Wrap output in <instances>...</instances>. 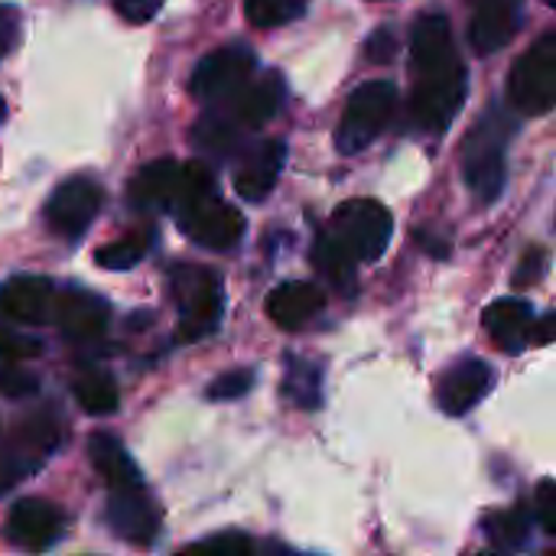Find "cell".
Wrapping results in <instances>:
<instances>
[{
	"label": "cell",
	"instance_id": "d590c367",
	"mask_svg": "<svg viewBox=\"0 0 556 556\" xmlns=\"http://www.w3.org/2000/svg\"><path fill=\"white\" fill-rule=\"evenodd\" d=\"M544 267H547V254L541 248H531L515 274V287H528V283H538L544 277Z\"/></svg>",
	"mask_w": 556,
	"mask_h": 556
},
{
	"label": "cell",
	"instance_id": "2e32d148",
	"mask_svg": "<svg viewBox=\"0 0 556 556\" xmlns=\"http://www.w3.org/2000/svg\"><path fill=\"white\" fill-rule=\"evenodd\" d=\"M525 0H472L469 42L479 55H495L505 49L521 23Z\"/></svg>",
	"mask_w": 556,
	"mask_h": 556
},
{
	"label": "cell",
	"instance_id": "9c48e42d",
	"mask_svg": "<svg viewBox=\"0 0 556 556\" xmlns=\"http://www.w3.org/2000/svg\"><path fill=\"white\" fill-rule=\"evenodd\" d=\"M101 202H104V189L98 186V179L72 176L52 189L46 202V225L52 228V235L65 241H78L98 218Z\"/></svg>",
	"mask_w": 556,
	"mask_h": 556
},
{
	"label": "cell",
	"instance_id": "3957f363",
	"mask_svg": "<svg viewBox=\"0 0 556 556\" xmlns=\"http://www.w3.org/2000/svg\"><path fill=\"white\" fill-rule=\"evenodd\" d=\"M173 296L179 306V342H199L218 329L225 309V287L212 267L179 264L173 274Z\"/></svg>",
	"mask_w": 556,
	"mask_h": 556
},
{
	"label": "cell",
	"instance_id": "f546056e",
	"mask_svg": "<svg viewBox=\"0 0 556 556\" xmlns=\"http://www.w3.org/2000/svg\"><path fill=\"white\" fill-rule=\"evenodd\" d=\"M42 345L29 336H20V332H0V368H10V365H26L33 358H39Z\"/></svg>",
	"mask_w": 556,
	"mask_h": 556
},
{
	"label": "cell",
	"instance_id": "cb8c5ba5",
	"mask_svg": "<svg viewBox=\"0 0 556 556\" xmlns=\"http://www.w3.org/2000/svg\"><path fill=\"white\" fill-rule=\"evenodd\" d=\"M78 407L91 417H111L121 404V391L111 375L104 371H81L72 384Z\"/></svg>",
	"mask_w": 556,
	"mask_h": 556
},
{
	"label": "cell",
	"instance_id": "8fae6325",
	"mask_svg": "<svg viewBox=\"0 0 556 556\" xmlns=\"http://www.w3.org/2000/svg\"><path fill=\"white\" fill-rule=\"evenodd\" d=\"M108 528L134 544V547H150L160 534V508L156 502L143 492V485L130 489H111L108 498Z\"/></svg>",
	"mask_w": 556,
	"mask_h": 556
},
{
	"label": "cell",
	"instance_id": "74e56055",
	"mask_svg": "<svg viewBox=\"0 0 556 556\" xmlns=\"http://www.w3.org/2000/svg\"><path fill=\"white\" fill-rule=\"evenodd\" d=\"M365 52H368V59H371V62H378V65L391 62V59H394V52H397V42H394L391 29H378V33H371V39H368Z\"/></svg>",
	"mask_w": 556,
	"mask_h": 556
},
{
	"label": "cell",
	"instance_id": "484cf974",
	"mask_svg": "<svg viewBox=\"0 0 556 556\" xmlns=\"http://www.w3.org/2000/svg\"><path fill=\"white\" fill-rule=\"evenodd\" d=\"M153 244V231H130V235H121L108 244H101L94 251V264L104 267V270H130L134 264H140L147 257Z\"/></svg>",
	"mask_w": 556,
	"mask_h": 556
},
{
	"label": "cell",
	"instance_id": "1f68e13d",
	"mask_svg": "<svg viewBox=\"0 0 556 556\" xmlns=\"http://www.w3.org/2000/svg\"><path fill=\"white\" fill-rule=\"evenodd\" d=\"M251 384H254L251 371H228L208 384V401H238L251 391Z\"/></svg>",
	"mask_w": 556,
	"mask_h": 556
},
{
	"label": "cell",
	"instance_id": "277c9868",
	"mask_svg": "<svg viewBox=\"0 0 556 556\" xmlns=\"http://www.w3.org/2000/svg\"><path fill=\"white\" fill-rule=\"evenodd\" d=\"M355 264H375L394 235L391 212L375 199H349L336 208L326 231Z\"/></svg>",
	"mask_w": 556,
	"mask_h": 556
},
{
	"label": "cell",
	"instance_id": "9a60e30c",
	"mask_svg": "<svg viewBox=\"0 0 556 556\" xmlns=\"http://www.w3.org/2000/svg\"><path fill=\"white\" fill-rule=\"evenodd\" d=\"M492 381H495V371L479 362V358H466V362H456L437 384V401H440V410L450 414V417H463L469 414L489 391H492Z\"/></svg>",
	"mask_w": 556,
	"mask_h": 556
},
{
	"label": "cell",
	"instance_id": "7c38bea8",
	"mask_svg": "<svg viewBox=\"0 0 556 556\" xmlns=\"http://www.w3.org/2000/svg\"><path fill=\"white\" fill-rule=\"evenodd\" d=\"M7 538L13 547L29 551V554L49 551L62 538V518L49 502L23 498L7 515Z\"/></svg>",
	"mask_w": 556,
	"mask_h": 556
},
{
	"label": "cell",
	"instance_id": "d6a6232c",
	"mask_svg": "<svg viewBox=\"0 0 556 556\" xmlns=\"http://www.w3.org/2000/svg\"><path fill=\"white\" fill-rule=\"evenodd\" d=\"M23 36V16L13 3H0V59L10 55L20 46Z\"/></svg>",
	"mask_w": 556,
	"mask_h": 556
},
{
	"label": "cell",
	"instance_id": "603a6c76",
	"mask_svg": "<svg viewBox=\"0 0 556 556\" xmlns=\"http://www.w3.org/2000/svg\"><path fill=\"white\" fill-rule=\"evenodd\" d=\"M482 531L495 551L515 554L531 544V518L525 508H508V511H492L482 521Z\"/></svg>",
	"mask_w": 556,
	"mask_h": 556
},
{
	"label": "cell",
	"instance_id": "52a82bcc",
	"mask_svg": "<svg viewBox=\"0 0 556 556\" xmlns=\"http://www.w3.org/2000/svg\"><path fill=\"white\" fill-rule=\"evenodd\" d=\"M511 104L525 117H544L556 104V33H544L511 68Z\"/></svg>",
	"mask_w": 556,
	"mask_h": 556
},
{
	"label": "cell",
	"instance_id": "83f0119b",
	"mask_svg": "<svg viewBox=\"0 0 556 556\" xmlns=\"http://www.w3.org/2000/svg\"><path fill=\"white\" fill-rule=\"evenodd\" d=\"M309 0H244V13L257 29H277L306 13Z\"/></svg>",
	"mask_w": 556,
	"mask_h": 556
},
{
	"label": "cell",
	"instance_id": "30bf717a",
	"mask_svg": "<svg viewBox=\"0 0 556 556\" xmlns=\"http://www.w3.org/2000/svg\"><path fill=\"white\" fill-rule=\"evenodd\" d=\"M254 68H257V59L248 46L215 49L195 65V72L189 78V91H192V98H199L205 104L225 101L254 75Z\"/></svg>",
	"mask_w": 556,
	"mask_h": 556
},
{
	"label": "cell",
	"instance_id": "e0dca14e",
	"mask_svg": "<svg viewBox=\"0 0 556 556\" xmlns=\"http://www.w3.org/2000/svg\"><path fill=\"white\" fill-rule=\"evenodd\" d=\"M111 319V306L104 296L88 293V290H68V293H55V306H52V323L62 329V336L75 339V342H88L98 339L108 329Z\"/></svg>",
	"mask_w": 556,
	"mask_h": 556
},
{
	"label": "cell",
	"instance_id": "8992f818",
	"mask_svg": "<svg viewBox=\"0 0 556 556\" xmlns=\"http://www.w3.org/2000/svg\"><path fill=\"white\" fill-rule=\"evenodd\" d=\"M397 108V88L394 81H365L352 91L345 114L336 130L339 153H362L375 143V137L391 124Z\"/></svg>",
	"mask_w": 556,
	"mask_h": 556
},
{
	"label": "cell",
	"instance_id": "d6986e66",
	"mask_svg": "<svg viewBox=\"0 0 556 556\" xmlns=\"http://www.w3.org/2000/svg\"><path fill=\"white\" fill-rule=\"evenodd\" d=\"M283 160H287V143L283 140H264L244 160V166L235 173V192L244 202H264L274 192L277 179H280Z\"/></svg>",
	"mask_w": 556,
	"mask_h": 556
},
{
	"label": "cell",
	"instance_id": "e575fe53",
	"mask_svg": "<svg viewBox=\"0 0 556 556\" xmlns=\"http://www.w3.org/2000/svg\"><path fill=\"white\" fill-rule=\"evenodd\" d=\"M554 482L551 479H544L541 485H538V498H534V511H538V521H541V528H544V534H556V518H554Z\"/></svg>",
	"mask_w": 556,
	"mask_h": 556
},
{
	"label": "cell",
	"instance_id": "6da1fadb",
	"mask_svg": "<svg viewBox=\"0 0 556 556\" xmlns=\"http://www.w3.org/2000/svg\"><path fill=\"white\" fill-rule=\"evenodd\" d=\"M410 68H414L410 114L417 127L430 134H443L463 111L469 91V75L453 46V26L443 13H427L414 23Z\"/></svg>",
	"mask_w": 556,
	"mask_h": 556
},
{
	"label": "cell",
	"instance_id": "f35d334b",
	"mask_svg": "<svg viewBox=\"0 0 556 556\" xmlns=\"http://www.w3.org/2000/svg\"><path fill=\"white\" fill-rule=\"evenodd\" d=\"M551 326H554V316H544V319L538 323V332H534L531 339H534L538 345H547V342H551Z\"/></svg>",
	"mask_w": 556,
	"mask_h": 556
},
{
	"label": "cell",
	"instance_id": "4fadbf2b",
	"mask_svg": "<svg viewBox=\"0 0 556 556\" xmlns=\"http://www.w3.org/2000/svg\"><path fill=\"white\" fill-rule=\"evenodd\" d=\"M287 98V85L277 72H264V75H251L228 101V117L244 127L254 130L261 124H267L270 117H277L280 104Z\"/></svg>",
	"mask_w": 556,
	"mask_h": 556
},
{
	"label": "cell",
	"instance_id": "7402d4cb",
	"mask_svg": "<svg viewBox=\"0 0 556 556\" xmlns=\"http://www.w3.org/2000/svg\"><path fill=\"white\" fill-rule=\"evenodd\" d=\"M88 459L94 466V472L108 482V489H130V485H143L140 469L134 466L130 453L124 450V443L117 437L108 433H94L88 440Z\"/></svg>",
	"mask_w": 556,
	"mask_h": 556
},
{
	"label": "cell",
	"instance_id": "4316f807",
	"mask_svg": "<svg viewBox=\"0 0 556 556\" xmlns=\"http://www.w3.org/2000/svg\"><path fill=\"white\" fill-rule=\"evenodd\" d=\"M313 264L339 287V290H355V261L323 231L313 244Z\"/></svg>",
	"mask_w": 556,
	"mask_h": 556
},
{
	"label": "cell",
	"instance_id": "ffe728a7",
	"mask_svg": "<svg viewBox=\"0 0 556 556\" xmlns=\"http://www.w3.org/2000/svg\"><path fill=\"white\" fill-rule=\"evenodd\" d=\"M179 173H182V163L169 156L140 166L134 179L127 182V202L134 208H169L179 189Z\"/></svg>",
	"mask_w": 556,
	"mask_h": 556
},
{
	"label": "cell",
	"instance_id": "5b68a950",
	"mask_svg": "<svg viewBox=\"0 0 556 556\" xmlns=\"http://www.w3.org/2000/svg\"><path fill=\"white\" fill-rule=\"evenodd\" d=\"M62 420L52 410H36L20 420L10 440H0V495L16 489L26 476H33L59 446Z\"/></svg>",
	"mask_w": 556,
	"mask_h": 556
},
{
	"label": "cell",
	"instance_id": "ab89813d",
	"mask_svg": "<svg viewBox=\"0 0 556 556\" xmlns=\"http://www.w3.org/2000/svg\"><path fill=\"white\" fill-rule=\"evenodd\" d=\"M3 117H7V104H3V98H0V124H3Z\"/></svg>",
	"mask_w": 556,
	"mask_h": 556
},
{
	"label": "cell",
	"instance_id": "60d3db41",
	"mask_svg": "<svg viewBox=\"0 0 556 556\" xmlns=\"http://www.w3.org/2000/svg\"><path fill=\"white\" fill-rule=\"evenodd\" d=\"M547 3H551V7H554V0H547Z\"/></svg>",
	"mask_w": 556,
	"mask_h": 556
},
{
	"label": "cell",
	"instance_id": "8d00e7d4",
	"mask_svg": "<svg viewBox=\"0 0 556 556\" xmlns=\"http://www.w3.org/2000/svg\"><path fill=\"white\" fill-rule=\"evenodd\" d=\"M202 551H215V554H251L254 551V544H251V538H244V534H222V538H208V541H202L199 544Z\"/></svg>",
	"mask_w": 556,
	"mask_h": 556
},
{
	"label": "cell",
	"instance_id": "ac0fdd59",
	"mask_svg": "<svg viewBox=\"0 0 556 556\" xmlns=\"http://www.w3.org/2000/svg\"><path fill=\"white\" fill-rule=\"evenodd\" d=\"M323 306H326V293L309 280H287L274 287L267 296V316L287 332L303 329Z\"/></svg>",
	"mask_w": 556,
	"mask_h": 556
},
{
	"label": "cell",
	"instance_id": "f1b7e54d",
	"mask_svg": "<svg viewBox=\"0 0 556 556\" xmlns=\"http://www.w3.org/2000/svg\"><path fill=\"white\" fill-rule=\"evenodd\" d=\"M238 124L225 114V117H218V114H208V117H202L199 121V127H195V143L205 150V153H212V156H228V153H235V147H238Z\"/></svg>",
	"mask_w": 556,
	"mask_h": 556
},
{
	"label": "cell",
	"instance_id": "4dcf8cb0",
	"mask_svg": "<svg viewBox=\"0 0 556 556\" xmlns=\"http://www.w3.org/2000/svg\"><path fill=\"white\" fill-rule=\"evenodd\" d=\"M39 391V378L26 371V365H10V368H0V394L3 397H29Z\"/></svg>",
	"mask_w": 556,
	"mask_h": 556
},
{
	"label": "cell",
	"instance_id": "ba28073f",
	"mask_svg": "<svg viewBox=\"0 0 556 556\" xmlns=\"http://www.w3.org/2000/svg\"><path fill=\"white\" fill-rule=\"evenodd\" d=\"M176 225L182 228L186 238H192L202 248L212 251H228L244 238V218L235 205L222 202L215 192H205L186 205H179L176 212Z\"/></svg>",
	"mask_w": 556,
	"mask_h": 556
},
{
	"label": "cell",
	"instance_id": "d4e9b609",
	"mask_svg": "<svg viewBox=\"0 0 556 556\" xmlns=\"http://www.w3.org/2000/svg\"><path fill=\"white\" fill-rule=\"evenodd\" d=\"M283 394L290 404L303 410H316L323 404V368L306 358H287Z\"/></svg>",
	"mask_w": 556,
	"mask_h": 556
},
{
	"label": "cell",
	"instance_id": "836d02e7",
	"mask_svg": "<svg viewBox=\"0 0 556 556\" xmlns=\"http://www.w3.org/2000/svg\"><path fill=\"white\" fill-rule=\"evenodd\" d=\"M114 10L127 20V23H150L166 0H111Z\"/></svg>",
	"mask_w": 556,
	"mask_h": 556
},
{
	"label": "cell",
	"instance_id": "7a4b0ae2",
	"mask_svg": "<svg viewBox=\"0 0 556 556\" xmlns=\"http://www.w3.org/2000/svg\"><path fill=\"white\" fill-rule=\"evenodd\" d=\"M511 121L492 108L466 137L463 143V176L469 192L482 202L492 205L505 182H508V137H511Z\"/></svg>",
	"mask_w": 556,
	"mask_h": 556
},
{
	"label": "cell",
	"instance_id": "44dd1931",
	"mask_svg": "<svg viewBox=\"0 0 556 556\" xmlns=\"http://www.w3.org/2000/svg\"><path fill=\"white\" fill-rule=\"evenodd\" d=\"M485 329L502 352H525L534 329V309L528 300H498L485 309Z\"/></svg>",
	"mask_w": 556,
	"mask_h": 556
},
{
	"label": "cell",
	"instance_id": "5bb4252c",
	"mask_svg": "<svg viewBox=\"0 0 556 556\" xmlns=\"http://www.w3.org/2000/svg\"><path fill=\"white\" fill-rule=\"evenodd\" d=\"M55 287L42 277H10L0 283V319L20 326H42L52 319Z\"/></svg>",
	"mask_w": 556,
	"mask_h": 556
}]
</instances>
